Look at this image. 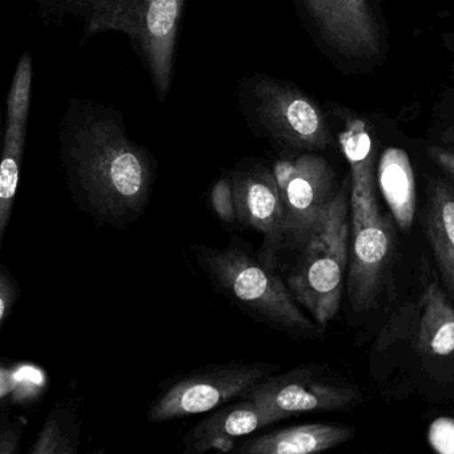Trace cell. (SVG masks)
Listing matches in <instances>:
<instances>
[{
	"mask_svg": "<svg viewBox=\"0 0 454 454\" xmlns=\"http://www.w3.org/2000/svg\"><path fill=\"white\" fill-rule=\"evenodd\" d=\"M377 177L393 219L408 232L416 216L417 198L413 168L405 151L387 148L380 159Z\"/></svg>",
	"mask_w": 454,
	"mask_h": 454,
	"instance_id": "cell-18",
	"label": "cell"
},
{
	"mask_svg": "<svg viewBox=\"0 0 454 454\" xmlns=\"http://www.w3.org/2000/svg\"><path fill=\"white\" fill-rule=\"evenodd\" d=\"M23 421H17L4 427L0 433V454H17L20 451L23 434Z\"/></svg>",
	"mask_w": 454,
	"mask_h": 454,
	"instance_id": "cell-22",
	"label": "cell"
},
{
	"mask_svg": "<svg viewBox=\"0 0 454 454\" xmlns=\"http://www.w3.org/2000/svg\"><path fill=\"white\" fill-rule=\"evenodd\" d=\"M424 227L443 288L454 301V184L449 180L427 183Z\"/></svg>",
	"mask_w": 454,
	"mask_h": 454,
	"instance_id": "cell-16",
	"label": "cell"
},
{
	"mask_svg": "<svg viewBox=\"0 0 454 454\" xmlns=\"http://www.w3.org/2000/svg\"><path fill=\"white\" fill-rule=\"evenodd\" d=\"M281 416L251 398L238 397L215 409L184 435L185 454L232 451L236 438L281 421Z\"/></svg>",
	"mask_w": 454,
	"mask_h": 454,
	"instance_id": "cell-14",
	"label": "cell"
},
{
	"mask_svg": "<svg viewBox=\"0 0 454 454\" xmlns=\"http://www.w3.org/2000/svg\"><path fill=\"white\" fill-rule=\"evenodd\" d=\"M81 445V425L67 406H58L47 417L31 454H75Z\"/></svg>",
	"mask_w": 454,
	"mask_h": 454,
	"instance_id": "cell-19",
	"label": "cell"
},
{
	"mask_svg": "<svg viewBox=\"0 0 454 454\" xmlns=\"http://www.w3.org/2000/svg\"><path fill=\"white\" fill-rule=\"evenodd\" d=\"M50 17H73L83 28V41L103 33L124 34L150 74L164 102L174 78L177 36L185 0H36Z\"/></svg>",
	"mask_w": 454,
	"mask_h": 454,
	"instance_id": "cell-2",
	"label": "cell"
},
{
	"mask_svg": "<svg viewBox=\"0 0 454 454\" xmlns=\"http://www.w3.org/2000/svg\"><path fill=\"white\" fill-rule=\"evenodd\" d=\"M350 249V177L337 191L309 235L292 249L281 273L292 296L325 326L336 317L347 284Z\"/></svg>",
	"mask_w": 454,
	"mask_h": 454,
	"instance_id": "cell-4",
	"label": "cell"
},
{
	"mask_svg": "<svg viewBox=\"0 0 454 454\" xmlns=\"http://www.w3.org/2000/svg\"><path fill=\"white\" fill-rule=\"evenodd\" d=\"M20 286L14 276L10 275L6 267L0 273V326H4L7 318L12 316V308L20 296Z\"/></svg>",
	"mask_w": 454,
	"mask_h": 454,
	"instance_id": "cell-21",
	"label": "cell"
},
{
	"mask_svg": "<svg viewBox=\"0 0 454 454\" xmlns=\"http://www.w3.org/2000/svg\"><path fill=\"white\" fill-rule=\"evenodd\" d=\"M321 38L345 57L371 59L381 47L373 0H301Z\"/></svg>",
	"mask_w": 454,
	"mask_h": 454,
	"instance_id": "cell-12",
	"label": "cell"
},
{
	"mask_svg": "<svg viewBox=\"0 0 454 454\" xmlns=\"http://www.w3.org/2000/svg\"><path fill=\"white\" fill-rule=\"evenodd\" d=\"M240 397L251 398L281 416L309 411H349L363 401L357 385L320 365H300L270 374Z\"/></svg>",
	"mask_w": 454,
	"mask_h": 454,
	"instance_id": "cell-8",
	"label": "cell"
},
{
	"mask_svg": "<svg viewBox=\"0 0 454 454\" xmlns=\"http://www.w3.org/2000/svg\"><path fill=\"white\" fill-rule=\"evenodd\" d=\"M192 252L215 291L241 312L294 339H323L324 326L304 315L280 273L243 239L231 236L225 248L196 244Z\"/></svg>",
	"mask_w": 454,
	"mask_h": 454,
	"instance_id": "cell-3",
	"label": "cell"
},
{
	"mask_svg": "<svg viewBox=\"0 0 454 454\" xmlns=\"http://www.w3.org/2000/svg\"><path fill=\"white\" fill-rule=\"evenodd\" d=\"M339 142L350 167V223L379 219L382 214L374 190L376 153L368 127L361 119H348Z\"/></svg>",
	"mask_w": 454,
	"mask_h": 454,
	"instance_id": "cell-15",
	"label": "cell"
},
{
	"mask_svg": "<svg viewBox=\"0 0 454 454\" xmlns=\"http://www.w3.org/2000/svg\"><path fill=\"white\" fill-rule=\"evenodd\" d=\"M272 171L283 200L286 244L281 251H286L309 235L340 187L328 161L315 153L278 159Z\"/></svg>",
	"mask_w": 454,
	"mask_h": 454,
	"instance_id": "cell-9",
	"label": "cell"
},
{
	"mask_svg": "<svg viewBox=\"0 0 454 454\" xmlns=\"http://www.w3.org/2000/svg\"><path fill=\"white\" fill-rule=\"evenodd\" d=\"M353 427L341 425H297L251 438L238 449L241 454H310L336 448L355 437Z\"/></svg>",
	"mask_w": 454,
	"mask_h": 454,
	"instance_id": "cell-17",
	"label": "cell"
},
{
	"mask_svg": "<svg viewBox=\"0 0 454 454\" xmlns=\"http://www.w3.org/2000/svg\"><path fill=\"white\" fill-rule=\"evenodd\" d=\"M212 208L224 224H235L238 222V209H236L235 191L231 182L230 172H225L211 188L209 193Z\"/></svg>",
	"mask_w": 454,
	"mask_h": 454,
	"instance_id": "cell-20",
	"label": "cell"
},
{
	"mask_svg": "<svg viewBox=\"0 0 454 454\" xmlns=\"http://www.w3.org/2000/svg\"><path fill=\"white\" fill-rule=\"evenodd\" d=\"M278 371V366L268 363L201 366L172 381L148 409V419L164 422L215 411Z\"/></svg>",
	"mask_w": 454,
	"mask_h": 454,
	"instance_id": "cell-7",
	"label": "cell"
},
{
	"mask_svg": "<svg viewBox=\"0 0 454 454\" xmlns=\"http://www.w3.org/2000/svg\"><path fill=\"white\" fill-rule=\"evenodd\" d=\"M397 342L400 348L411 347V365L403 372L411 373V380L421 377L427 384L434 381L442 387L453 381L454 301L429 267L421 270L413 296L385 326L376 347Z\"/></svg>",
	"mask_w": 454,
	"mask_h": 454,
	"instance_id": "cell-5",
	"label": "cell"
},
{
	"mask_svg": "<svg viewBox=\"0 0 454 454\" xmlns=\"http://www.w3.org/2000/svg\"><path fill=\"white\" fill-rule=\"evenodd\" d=\"M33 89V58L25 52L18 62L7 95L4 153L0 164V240L12 222L25 153L26 132Z\"/></svg>",
	"mask_w": 454,
	"mask_h": 454,
	"instance_id": "cell-13",
	"label": "cell"
},
{
	"mask_svg": "<svg viewBox=\"0 0 454 454\" xmlns=\"http://www.w3.org/2000/svg\"><path fill=\"white\" fill-rule=\"evenodd\" d=\"M239 106L257 137L292 153H316L333 143L325 116L296 86L270 75L241 79Z\"/></svg>",
	"mask_w": 454,
	"mask_h": 454,
	"instance_id": "cell-6",
	"label": "cell"
},
{
	"mask_svg": "<svg viewBox=\"0 0 454 454\" xmlns=\"http://www.w3.org/2000/svg\"><path fill=\"white\" fill-rule=\"evenodd\" d=\"M238 222L262 233L260 259L275 270L276 259L286 244V216L280 188L272 167L247 158L231 169Z\"/></svg>",
	"mask_w": 454,
	"mask_h": 454,
	"instance_id": "cell-10",
	"label": "cell"
},
{
	"mask_svg": "<svg viewBox=\"0 0 454 454\" xmlns=\"http://www.w3.org/2000/svg\"><path fill=\"white\" fill-rule=\"evenodd\" d=\"M59 145L74 203L95 224L121 231L142 217L153 195L155 161L129 139L118 110L73 98Z\"/></svg>",
	"mask_w": 454,
	"mask_h": 454,
	"instance_id": "cell-1",
	"label": "cell"
},
{
	"mask_svg": "<svg viewBox=\"0 0 454 454\" xmlns=\"http://www.w3.org/2000/svg\"><path fill=\"white\" fill-rule=\"evenodd\" d=\"M427 155L454 179V150L443 147H430L427 150Z\"/></svg>",
	"mask_w": 454,
	"mask_h": 454,
	"instance_id": "cell-23",
	"label": "cell"
},
{
	"mask_svg": "<svg viewBox=\"0 0 454 454\" xmlns=\"http://www.w3.org/2000/svg\"><path fill=\"white\" fill-rule=\"evenodd\" d=\"M393 256L392 223L379 219L350 223L347 294L353 312L376 307L389 275Z\"/></svg>",
	"mask_w": 454,
	"mask_h": 454,
	"instance_id": "cell-11",
	"label": "cell"
}]
</instances>
